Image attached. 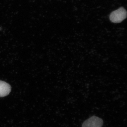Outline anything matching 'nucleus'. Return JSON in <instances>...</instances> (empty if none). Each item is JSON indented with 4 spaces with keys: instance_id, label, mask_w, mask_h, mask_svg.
<instances>
[{
    "instance_id": "obj_3",
    "label": "nucleus",
    "mask_w": 127,
    "mask_h": 127,
    "mask_svg": "<svg viewBox=\"0 0 127 127\" xmlns=\"http://www.w3.org/2000/svg\"><path fill=\"white\" fill-rule=\"evenodd\" d=\"M11 89V87L9 84L0 81V97H4L9 95Z\"/></svg>"
},
{
    "instance_id": "obj_2",
    "label": "nucleus",
    "mask_w": 127,
    "mask_h": 127,
    "mask_svg": "<svg viewBox=\"0 0 127 127\" xmlns=\"http://www.w3.org/2000/svg\"><path fill=\"white\" fill-rule=\"evenodd\" d=\"M102 119L96 116H93L86 120L82 127H102L103 125Z\"/></svg>"
},
{
    "instance_id": "obj_1",
    "label": "nucleus",
    "mask_w": 127,
    "mask_h": 127,
    "mask_svg": "<svg viewBox=\"0 0 127 127\" xmlns=\"http://www.w3.org/2000/svg\"><path fill=\"white\" fill-rule=\"evenodd\" d=\"M127 17V11L123 7L113 11L110 14L109 19L111 22L114 23H120Z\"/></svg>"
}]
</instances>
